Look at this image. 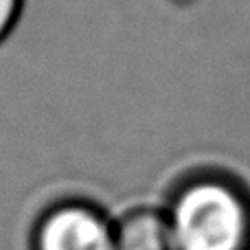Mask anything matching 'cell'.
<instances>
[{
	"instance_id": "obj_4",
	"label": "cell",
	"mask_w": 250,
	"mask_h": 250,
	"mask_svg": "<svg viewBox=\"0 0 250 250\" xmlns=\"http://www.w3.org/2000/svg\"><path fill=\"white\" fill-rule=\"evenodd\" d=\"M24 7L26 0H0V44L20 24Z\"/></svg>"
},
{
	"instance_id": "obj_1",
	"label": "cell",
	"mask_w": 250,
	"mask_h": 250,
	"mask_svg": "<svg viewBox=\"0 0 250 250\" xmlns=\"http://www.w3.org/2000/svg\"><path fill=\"white\" fill-rule=\"evenodd\" d=\"M165 215L178 250H250V193L226 173L187 178Z\"/></svg>"
},
{
	"instance_id": "obj_3",
	"label": "cell",
	"mask_w": 250,
	"mask_h": 250,
	"mask_svg": "<svg viewBox=\"0 0 250 250\" xmlns=\"http://www.w3.org/2000/svg\"><path fill=\"white\" fill-rule=\"evenodd\" d=\"M114 250H178L165 211L138 208L114 224Z\"/></svg>"
},
{
	"instance_id": "obj_2",
	"label": "cell",
	"mask_w": 250,
	"mask_h": 250,
	"mask_svg": "<svg viewBox=\"0 0 250 250\" xmlns=\"http://www.w3.org/2000/svg\"><path fill=\"white\" fill-rule=\"evenodd\" d=\"M33 250H114V224L95 204L62 200L38 220Z\"/></svg>"
}]
</instances>
